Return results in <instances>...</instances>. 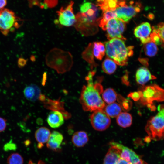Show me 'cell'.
Returning a JSON list of instances; mask_svg holds the SVG:
<instances>
[{
    "label": "cell",
    "instance_id": "cell-1",
    "mask_svg": "<svg viewBox=\"0 0 164 164\" xmlns=\"http://www.w3.org/2000/svg\"><path fill=\"white\" fill-rule=\"evenodd\" d=\"M94 74V71L88 73L86 77L87 84L83 86L80 94V101L83 109L86 111L103 110L105 107L100 96L103 91L102 86L99 83H93V77Z\"/></svg>",
    "mask_w": 164,
    "mask_h": 164
},
{
    "label": "cell",
    "instance_id": "cell-2",
    "mask_svg": "<svg viewBox=\"0 0 164 164\" xmlns=\"http://www.w3.org/2000/svg\"><path fill=\"white\" fill-rule=\"evenodd\" d=\"M105 53L108 58L120 66L128 63V57L133 54V46L126 47L121 39L114 38L105 43Z\"/></svg>",
    "mask_w": 164,
    "mask_h": 164
},
{
    "label": "cell",
    "instance_id": "cell-3",
    "mask_svg": "<svg viewBox=\"0 0 164 164\" xmlns=\"http://www.w3.org/2000/svg\"><path fill=\"white\" fill-rule=\"evenodd\" d=\"M45 59L48 66L60 73L70 70L73 63V56L70 52L56 48L49 52Z\"/></svg>",
    "mask_w": 164,
    "mask_h": 164
},
{
    "label": "cell",
    "instance_id": "cell-4",
    "mask_svg": "<svg viewBox=\"0 0 164 164\" xmlns=\"http://www.w3.org/2000/svg\"><path fill=\"white\" fill-rule=\"evenodd\" d=\"M158 112L147 121L145 131L150 139L155 141L164 139V104L158 107Z\"/></svg>",
    "mask_w": 164,
    "mask_h": 164
},
{
    "label": "cell",
    "instance_id": "cell-5",
    "mask_svg": "<svg viewBox=\"0 0 164 164\" xmlns=\"http://www.w3.org/2000/svg\"><path fill=\"white\" fill-rule=\"evenodd\" d=\"M22 22L12 11L6 8L0 10V31L5 36L19 28Z\"/></svg>",
    "mask_w": 164,
    "mask_h": 164
},
{
    "label": "cell",
    "instance_id": "cell-6",
    "mask_svg": "<svg viewBox=\"0 0 164 164\" xmlns=\"http://www.w3.org/2000/svg\"><path fill=\"white\" fill-rule=\"evenodd\" d=\"M139 93L142 103L153 111L155 107L152 105L153 102L164 101V89L156 84L145 87Z\"/></svg>",
    "mask_w": 164,
    "mask_h": 164
},
{
    "label": "cell",
    "instance_id": "cell-7",
    "mask_svg": "<svg viewBox=\"0 0 164 164\" xmlns=\"http://www.w3.org/2000/svg\"><path fill=\"white\" fill-rule=\"evenodd\" d=\"M125 23L121 20L114 18L109 20L105 26L107 38L109 40L117 38L123 40L126 39L122 35L125 28Z\"/></svg>",
    "mask_w": 164,
    "mask_h": 164
},
{
    "label": "cell",
    "instance_id": "cell-8",
    "mask_svg": "<svg viewBox=\"0 0 164 164\" xmlns=\"http://www.w3.org/2000/svg\"><path fill=\"white\" fill-rule=\"evenodd\" d=\"M130 5L126 4L118 7L115 10L117 18H118L125 22H128L132 18L141 10V5L138 3L136 2L134 5V2L131 1Z\"/></svg>",
    "mask_w": 164,
    "mask_h": 164
},
{
    "label": "cell",
    "instance_id": "cell-9",
    "mask_svg": "<svg viewBox=\"0 0 164 164\" xmlns=\"http://www.w3.org/2000/svg\"><path fill=\"white\" fill-rule=\"evenodd\" d=\"M90 116L91 124L96 130L102 131L107 129L111 124L110 117L103 110L93 111Z\"/></svg>",
    "mask_w": 164,
    "mask_h": 164
},
{
    "label": "cell",
    "instance_id": "cell-10",
    "mask_svg": "<svg viewBox=\"0 0 164 164\" xmlns=\"http://www.w3.org/2000/svg\"><path fill=\"white\" fill-rule=\"evenodd\" d=\"M110 145L114 146L120 150V157L131 164H148L132 149L117 142L112 141Z\"/></svg>",
    "mask_w": 164,
    "mask_h": 164
},
{
    "label": "cell",
    "instance_id": "cell-11",
    "mask_svg": "<svg viewBox=\"0 0 164 164\" xmlns=\"http://www.w3.org/2000/svg\"><path fill=\"white\" fill-rule=\"evenodd\" d=\"M73 2L70 1L66 7H62L56 12L59 22L61 25L69 27L75 23L76 19L73 11Z\"/></svg>",
    "mask_w": 164,
    "mask_h": 164
},
{
    "label": "cell",
    "instance_id": "cell-12",
    "mask_svg": "<svg viewBox=\"0 0 164 164\" xmlns=\"http://www.w3.org/2000/svg\"><path fill=\"white\" fill-rule=\"evenodd\" d=\"M152 30L150 24L144 22L137 26L134 30L135 36L139 39L141 43L145 44L151 41L150 36Z\"/></svg>",
    "mask_w": 164,
    "mask_h": 164
},
{
    "label": "cell",
    "instance_id": "cell-13",
    "mask_svg": "<svg viewBox=\"0 0 164 164\" xmlns=\"http://www.w3.org/2000/svg\"><path fill=\"white\" fill-rule=\"evenodd\" d=\"M63 139L62 134L57 131H53L51 133L46 143V146L49 149L55 151L61 149V146Z\"/></svg>",
    "mask_w": 164,
    "mask_h": 164
},
{
    "label": "cell",
    "instance_id": "cell-14",
    "mask_svg": "<svg viewBox=\"0 0 164 164\" xmlns=\"http://www.w3.org/2000/svg\"><path fill=\"white\" fill-rule=\"evenodd\" d=\"M135 78L137 83L141 85H144L150 80L155 79L156 77L152 75L147 68L142 67L137 70Z\"/></svg>",
    "mask_w": 164,
    "mask_h": 164
},
{
    "label": "cell",
    "instance_id": "cell-15",
    "mask_svg": "<svg viewBox=\"0 0 164 164\" xmlns=\"http://www.w3.org/2000/svg\"><path fill=\"white\" fill-rule=\"evenodd\" d=\"M43 101H45V106L46 108L53 111L60 112L62 114L64 118L67 119L70 117V114L65 110L63 102L58 100H52L48 99L46 100V98Z\"/></svg>",
    "mask_w": 164,
    "mask_h": 164
},
{
    "label": "cell",
    "instance_id": "cell-16",
    "mask_svg": "<svg viewBox=\"0 0 164 164\" xmlns=\"http://www.w3.org/2000/svg\"><path fill=\"white\" fill-rule=\"evenodd\" d=\"M50 130L45 127H41L35 132V137L38 143L39 148H42L48 142L51 134Z\"/></svg>",
    "mask_w": 164,
    "mask_h": 164
},
{
    "label": "cell",
    "instance_id": "cell-17",
    "mask_svg": "<svg viewBox=\"0 0 164 164\" xmlns=\"http://www.w3.org/2000/svg\"><path fill=\"white\" fill-rule=\"evenodd\" d=\"M47 121L50 127L53 128H56L63 124L64 118L62 114L60 112L53 111L49 114Z\"/></svg>",
    "mask_w": 164,
    "mask_h": 164
},
{
    "label": "cell",
    "instance_id": "cell-18",
    "mask_svg": "<svg viewBox=\"0 0 164 164\" xmlns=\"http://www.w3.org/2000/svg\"><path fill=\"white\" fill-rule=\"evenodd\" d=\"M110 146L104 159L103 164H117L120 158V149L114 146Z\"/></svg>",
    "mask_w": 164,
    "mask_h": 164
},
{
    "label": "cell",
    "instance_id": "cell-19",
    "mask_svg": "<svg viewBox=\"0 0 164 164\" xmlns=\"http://www.w3.org/2000/svg\"><path fill=\"white\" fill-rule=\"evenodd\" d=\"M23 93L25 97L27 100L32 101L39 99L41 95L39 88L34 84L27 86L24 90Z\"/></svg>",
    "mask_w": 164,
    "mask_h": 164
},
{
    "label": "cell",
    "instance_id": "cell-20",
    "mask_svg": "<svg viewBox=\"0 0 164 164\" xmlns=\"http://www.w3.org/2000/svg\"><path fill=\"white\" fill-rule=\"evenodd\" d=\"M88 141L89 138L87 133L83 131L76 132L72 137L73 143L77 147H83L87 143Z\"/></svg>",
    "mask_w": 164,
    "mask_h": 164
},
{
    "label": "cell",
    "instance_id": "cell-21",
    "mask_svg": "<svg viewBox=\"0 0 164 164\" xmlns=\"http://www.w3.org/2000/svg\"><path fill=\"white\" fill-rule=\"evenodd\" d=\"M97 5L103 12L108 10H115L119 6V1L104 0L97 1Z\"/></svg>",
    "mask_w": 164,
    "mask_h": 164
},
{
    "label": "cell",
    "instance_id": "cell-22",
    "mask_svg": "<svg viewBox=\"0 0 164 164\" xmlns=\"http://www.w3.org/2000/svg\"><path fill=\"white\" fill-rule=\"evenodd\" d=\"M116 118L117 124L121 127H128L132 124V117L130 114L127 112H121Z\"/></svg>",
    "mask_w": 164,
    "mask_h": 164
},
{
    "label": "cell",
    "instance_id": "cell-23",
    "mask_svg": "<svg viewBox=\"0 0 164 164\" xmlns=\"http://www.w3.org/2000/svg\"><path fill=\"white\" fill-rule=\"evenodd\" d=\"M104 109V111L110 117H117L121 112V106L116 102L108 104Z\"/></svg>",
    "mask_w": 164,
    "mask_h": 164
},
{
    "label": "cell",
    "instance_id": "cell-24",
    "mask_svg": "<svg viewBox=\"0 0 164 164\" xmlns=\"http://www.w3.org/2000/svg\"><path fill=\"white\" fill-rule=\"evenodd\" d=\"M103 13L102 17L98 19L97 22L99 26L105 30L108 22L111 19L117 18V16L115 10H108Z\"/></svg>",
    "mask_w": 164,
    "mask_h": 164
},
{
    "label": "cell",
    "instance_id": "cell-25",
    "mask_svg": "<svg viewBox=\"0 0 164 164\" xmlns=\"http://www.w3.org/2000/svg\"><path fill=\"white\" fill-rule=\"evenodd\" d=\"M102 93L103 101L108 104L115 102L117 100V94L112 88H107L103 91Z\"/></svg>",
    "mask_w": 164,
    "mask_h": 164
},
{
    "label": "cell",
    "instance_id": "cell-26",
    "mask_svg": "<svg viewBox=\"0 0 164 164\" xmlns=\"http://www.w3.org/2000/svg\"><path fill=\"white\" fill-rule=\"evenodd\" d=\"M105 52V47L103 43L98 42L94 43L93 53L97 59L101 60L104 56Z\"/></svg>",
    "mask_w": 164,
    "mask_h": 164
},
{
    "label": "cell",
    "instance_id": "cell-27",
    "mask_svg": "<svg viewBox=\"0 0 164 164\" xmlns=\"http://www.w3.org/2000/svg\"><path fill=\"white\" fill-rule=\"evenodd\" d=\"M102 69L106 73L110 74L113 73L117 68L116 63L111 59L107 58L105 59L102 65Z\"/></svg>",
    "mask_w": 164,
    "mask_h": 164
},
{
    "label": "cell",
    "instance_id": "cell-28",
    "mask_svg": "<svg viewBox=\"0 0 164 164\" xmlns=\"http://www.w3.org/2000/svg\"><path fill=\"white\" fill-rule=\"evenodd\" d=\"M93 44L90 43L82 54L83 58L90 63L92 67L94 65L93 55Z\"/></svg>",
    "mask_w": 164,
    "mask_h": 164
},
{
    "label": "cell",
    "instance_id": "cell-29",
    "mask_svg": "<svg viewBox=\"0 0 164 164\" xmlns=\"http://www.w3.org/2000/svg\"><path fill=\"white\" fill-rule=\"evenodd\" d=\"M144 45V51L146 55L153 57L157 54L158 48L156 44L151 41Z\"/></svg>",
    "mask_w": 164,
    "mask_h": 164
},
{
    "label": "cell",
    "instance_id": "cell-30",
    "mask_svg": "<svg viewBox=\"0 0 164 164\" xmlns=\"http://www.w3.org/2000/svg\"><path fill=\"white\" fill-rule=\"evenodd\" d=\"M23 159L22 156L17 153L11 154L8 157V164H23Z\"/></svg>",
    "mask_w": 164,
    "mask_h": 164
},
{
    "label": "cell",
    "instance_id": "cell-31",
    "mask_svg": "<svg viewBox=\"0 0 164 164\" xmlns=\"http://www.w3.org/2000/svg\"><path fill=\"white\" fill-rule=\"evenodd\" d=\"M152 28L153 31L158 34L162 43L164 44V23H160L155 28Z\"/></svg>",
    "mask_w": 164,
    "mask_h": 164
},
{
    "label": "cell",
    "instance_id": "cell-32",
    "mask_svg": "<svg viewBox=\"0 0 164 164\" xmlns=\"http://www.w3.org/2000/svg\"><path fill=\"white\" fill-rule=\"evenodd\" d=\"M150 37L151 41L155 43L157 45V44H160L162 43L158 34L154 31H153V32L151 33Z\"/></svg>",
    "mask_w": 164,
    "mask_h": 164
},
{
    "label": "cell",
    "instance_id": "cell-33",
    "mask_svg": "<svg viewBox=\"0 0 164 164\" xmlns=\"http://www.w3.org/2000/svg\"><path fill=\"white\" fill-rule=\"evenodd\" d=\"M57 0H45L44 5L45 9H47L48 8H52L55 7L58 4Z\"/></svg>",
    "mask_w": 164,
    "mask_h": 164
},
{
    "label": "cell",
    "instance_id": "cell-34",
    "mask_svg": "<svg viewBox=\"0 0 164 164\" xmlns=\"http://www.w3.org/2000/svg\"><path fill=\"white\" fill-rule=\"evenodd\" d=\"M92 3L89 2H83L80 5V11L81 13L86 12L91 7Z\"/></svg>",
    "mask_w": 164,
    "mask_h": 164
},
{
    "label": "cell",
    "instance_id": "cell-35",
    "mask_svg": "<svg viewBox=\"0 0 164 164\" xmlns=\"http://www.w3.org/2000/svg\"><path fill=\"white\" fill-rule=\"evenodd\" d=\"M3 148L5 151L15 150L16 149L17 146L15 144L11 141L5 144Z\"/></svg>",
    "mask_w": 164,
    "mask_h": 164
},
{
    "label": "cell",
    "instance_id": "cell-36",
    "mask_svg": "<svg viewBox=\"0 0 164 164\" xmlns=\"http://www.w3.org/2000/svg\"><path fill=\"white\" fill-rule=\"evenodd\" d=\"M6 120L0 117V132L4 131L6 127Z\"/></svg>",
    "mask_w": 164,
    "mask_h": 164
},
{
    "label": "cell",
    "instance_id": "cell-37",
    "mask_svg": "<svg viewBox=\"0 0 164 164\" xmlns=\"http://www.w3.org/2000/svg\"><path fill=\"white\" fill-rule=\"evenodd\" d=\"M27 60L23 58H19L18 61V65L20 68H22L26 64Z\"/></svg>",
    "mask_w": 164,
    "mask_h": 164
},
{
    "label": "cell",
    "instance_id": "cell-38",
    "mask_svg": "<svg viewBox=\"0 0 164 164\" xmlns=\"http://www.w3.org/2000/svg\"><path fill=\"white\" fill-rule=\"evenodd\" d=\"M41 1L39 0H32L29 1V5L30 7L33 5H37L40 6Z\"/></svg>",
    "mask_w": 164,
    "mask_h": 164
},
{
    "label": "cell",
    "instance_id": "cell-39",
    "mask_svg": "<svg viewBox=\"0 0 164 164\" xmlns=\"http://www.w3.org/2000/svg\"><path fill=\"white\" fill-rule=\"evenodd\" d=\"M117 164H131L129 162L121 158L120 157L118 160Z\"/></svg>",
    "mask_w": 164,
    "mask_h": 164
},
{
    "label": "cell",
    "instance_id": "cell-40",
    "mask_svg": "<svg viewBox=\"0 0 164 164\" xmlns=\"http://www.w3.org/2000/svg\"><path fill=\"white\" fill-rule=\"evenodd\" d=\"M7 1L6 0H0V10L4 9L6 5Z\"/></svg>",
    "mask_w": 164,
    "mask_h": 164
},
{
    "label": "cell",
    "instance_id": "cell-41",
    "mask_svg": "<svg viewBox=\"0 0 164 164\" xmlns=\"http://www.w3.org/2000/svg\"><path fill=\"white\" fill-rule=\"evenodd\" d=\"M28 164H45V163L43 161L41 160L39 161L37 164L33 163L31 160H29Z\"/></svg>",
    "mask_w": 164,
    "mask_h": 164
},
{
    "label": "cell",
    "instance_id": "cell-42",
    "mask_svg": "<svg viewBox=\"0 0 164 164\" xmlns=\"http://www.w3.org/2000/svg\"><path fill=\"white\" fill-rule=\"evenodd\" d=\"M31 60L32 61H34L35 60V58L34 56H32L31 57Z\"/></svg>",
    "mask_w": 164,
    "mask_h": 164
}]
</instances>
